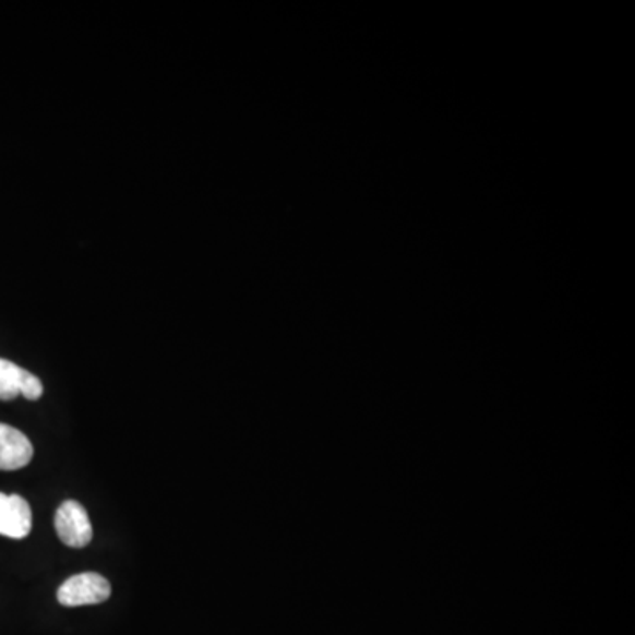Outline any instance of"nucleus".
<instances>
[{"label": "nucleus", "instance_id": "nucleus-5", "mask_svg": "<svg viewBox=\"0 0 635 635\" xmlns=\"http://www.w3.org/2000/svg\"><path fill=\"white\" fill-rule=\"evenodd\" d=\"M34 447L31 440L19 429L0 423V470L14 471L33 460Z\"/></svg>", "mask_w": 635, "mask_h": 635}, {"label": "nucleus", "instance_id": "nucleus-2", "mask_svg": "<svg viewBox=\"0 0 635 635\" xmlns=\"http://www.w3.org/2000/svg\"><path fill=\"white\" fill-rule=\"evenodd\" d=\"M56 531L68 548H85L93 540V525L82 503L68 500L57 508Z\"/></svg>", "mask_w": 635, "mask_h": 635}, {"label": "nucleus", "instance_id": "nucleus-3", "mask_svg": "<svg viewBox=\"0 0 635 635\" xmlns=\"http://www.w3.org/2000/svg\"><path fill=\"white\" fill-rule=\"evenodd\" d=\"M19 396L39 399L43 396L41 380L11 360L0 359V400H13Z\"/></svg>", "mask_w": 635, "mask_h": 635}, {"label": "nucleus", "instance_id": "nucleus-4", "mask_svg": "<svg viewBox=\"0 0 635 635\" xmlns=\"http://www.w3.org/2000/svg\"><path fill=\"white\" fill-rule=\"evenodd\" d=\"M33 529V511L25 498L0 493V535L25 539Z\"/></svg>", "mask_w": 635, "mask_h": 635}, {"label": "nucleus", "instance_id": "nucleus-1", "mask_svg": "<svg viewBox=\"0 0 635 635\" xmlns=\"http://www.w3.org/2000/svg\"><path fill=\"white\" fill-rule=\"evenodd\" d=\"M111 586L106 577L96 572H83L79 576L70 577L60 585L57 599L65 608H82L96 606L110 599Z\"/></svg>", "mask_w": 635, "mask_h": 635}]
</instances>
